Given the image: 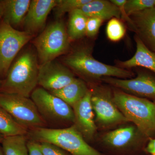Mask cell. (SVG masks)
<instances>
[{
	"instance_id": "cell-1",
	"label": "cell",
	"mask_w": 155,
	"mask_h": 155,
	"mask_svg": "<svg viewBox=\"0 0 155 155\" xmlns=\"http://www.w3.org/2000/svg\"><path fill=\"white\" fill-rule=\"evenodd\" d=\"M39 66L36 51L31 49L23 51L2 81L0 92L30 97L38 84Z\"/></svg>"
},
{
	"instance_id": "cell-2",
	"label": "cell",
	"mask_w": 155,
	"mask_h": 155,
	"mask_svg": "<svg viewBox=\"0 0 155 155\" xmlns=\"http://www.w3.org/2000/svg\"><path fill=\"white\" fill-rule=\"evenodd\" d=\"M116 107L128 122H133L146 137L155 135V104L147 99L116 91L113 97Z\"/></svg>"
},
{
	"instance_id": "cell-3",
	"label": "cell",
	"mask_w": 155,
	"mask_h": 155,
	"mask_svg": "<svg viewBox=\"0 0 155 155\" xmlns=\"http://www.w3.org/2000/svg\"><path fill=\"white\" fill-rule=\"evenodd\" d=\"M31 140L55 145L72 155H103L90 146L74 125L64 128L41 127L29 130Z\"/></svg>"
},
{
	"instance_id": "cell-4",
	"label": "cell",
	"mask_w": 155,
	"mask_h": 155,
	"mask_svg": "<svg viewBox=\"0 0 155 155\" xmlns=\"http://www.w3.org/2000/svg\"><path fill=\"white\" fill-rule=\"evenodd\" d=\"M63 61L67 67L78 75L88 78H129L133 75L132 72L126 69L107 65L96 60L90 50L86 48L73 50L64 58Z\"/></svg>"
},
{
	"instance_id": "cell-5",
	"label": "cell",
	"mask_w": 155,
	"mask_h": 155,
	"mask_svg": "<svg viewBox=\"0 0 155 155\" xmlns=\"http://www.w3.org/2000/svg\"><path fill=\"white\" fill-rule=\"evenodd\" d=\"M69 42L67 28L62 20L50 24L34 41L41 64L64 54L69 48Z\"/></svg>"
},
{
	"instance_id": "cell-6",
	"label": "cell",
	"mask_w": 155,
	"mask_h": 155,
	"mask_svg": "<svg viewBox=\"0 0 155 155\" xmlns=\"http://www.w3.org/2000/svg\"><path fill=\"white\" fill-rule=\"evenodd\" d=\"M0 106L19 125L28 130L46 127V122L30 97L0 92Z\"/></svg>"
},
{
	"instance_id": "cell-7",
	"label": "cell",
	"mask_w": 155,
	"mask_h": 155,
	"mask_svg": "<svg viewBox=\"0 0 155 155\" xmlns=\"http://www.w3.org/2000/svg\"><path fill=\"white\" fill-rule=\"evenodd\" d=\"M30 97L47 125L48 122L58 125L74 123L75 117L72 107L46 90L36 87Z\"/></svg>"
},
{
	"instance_id": "cell-8",
	"label": "cell",
	"mask_w": 155,
	"mask_h": 155,
	"mask_svg": "<svg viewBox=\"0 0 155 155\" xmlns=\"http://www.w3.org/2000/svg\"><path fill=\"white\" fill-rule=\"evenodd\" d=\"M33 35L15 29L3 21L0 24V75H7L17 54Z\"/></svg>"
},
{
	"instance_id": "cell-9",
	"label": "cell",
	"mask_w": 155,
	"mask_h": 155,
	"mask_svg": "<svg viewBox=\"0 0 155 155\" xmlns=\"http://www.w3.org/2000/svg\"><path fill=\"white\" fill-rule=\"evenodd\" d=\"M75 79L67 66L54 60L39 66L38 84L48 91L60 89Z\"/></svg>"
},
{
	"instance_id": "cell-10",
	"label": "cell",
	"mask_w": 155,
	"mask_h": 155,
	"mask_svg": "<svg viewBox=\"0 0 155 155\" xmlns=\"http://www.w3.org/2000/svg\"><path fill=\"white\" fill-rule=\"evenodd\" d=\"M92 93V107L100 124L109 125L128 122L116 107L109 92L96 89Z\"/></svg>"
},
{
	"instance_id": "cell-11",
	"label": "cell",
	"mask_w": 155,
	"mask_h": 155,
	"mask_svg": "<svg viewBox=\"0 0 155 155\" xmlns=\"http://www.w3.org/2000/svg\"><path fill=\"white\" fill-rule=\"evenodd\" d=\"M104 81L128 93L155 99V77L146 72H140L135 78L122 79L104 77Z\"/></svg>"
},
{
	"instance_id": "cell-12",
	"label": "cell",
	"mask_w": 155,
	"mask_h": 155,
	"mask_svg": "<svg viewBox=\"0 0 155 155\" xmlns=\"http://www.w3.org/2000/svg\"><path fill=\"white\" fill-rule=\"evenodd\" d=\"M92 91H89L83 98L72 107L75 120L74 125L84 138L91 139L96 131L91 103Z\"/></svg>"
},
{
	"instance_id": "cell-13",
	"label": "cell",
	"mask_w": 155,
	"mask_h": 155,
	"mask_svg": "<svg viewBox=\"0 0 155 155\" xmlns=\"http://www.w3.org/2000/svg\"><path fill=\"white\" fill-rule=\"evenodd\" d=\"M58 0H32L23 21L25 31L34 34L43 29L50 12Z\"/></svg>"
},
{
	"instance_id": "cell-14",
	"label": "cell",
	"mask_w": 155,
	"mask_h": 155,
	"mask_svg": "<svg viewBox=\"0 0 155 155\" xmlns=\"http://www.w3.org/2000/svg\"><path fill=\"white\" fill-rule=\"evenodd\" d=\"M131 16L137 36L147 47L155 53V7Z\"/></svg>"
},
{
	"instance_id": "cell-15",
	"label": "cell",
	"mask_w": 155,
	"mask_h": 155,
	"mask_svg": "<svg viewBox=\"0 0 155 155\" xmlns=\"http://www.w3.org/2000/svg\"><path fill=\"white\" fill-rule=\"evenodd\" d=\"M79 10L87 17H96L103 20L121 18L119 8L110 1L91 0Z\"/></svg>"
},
{
	"instance_id": "cell-16",
	"label": "cell",
	"mask_w": 155,
	"mask_h": 155,
	"mask_svg": "<svg viewBox=\"0 0 155 155\" xmlns=\"http://www.w3.org/2000/svg\"><path fill=\"white\" fill-rule=\"evenodd\" d=\"M136 51L130 59L120 62L123 68L142 67L155 73V53L150 50L138 36L135 37Z\"/></svg>"
},
{
	"instance_id": "cell-17",
	"label": "cell",
	"mask_w": 155,
	"mask_h": 155,
	"mask_svg": "<svg viewBox=\"0 0 155 155\" xmlns=\"http://www.w3.org/2000/svg\"><path fill=\"white\" fill-rule=\"evenodd\" d=\"M30 0L2 1L4 21L14 26L23 22L30 6Z\"/></svg>"
},
{
	"instance_id": "cell-18",
	"label": "cell",
	"mask_w": 155,
	"mask_h": 155,
	"mask_svg": "<svg viewBox=\"0 0 155 155\" xmlns=\"http://www.w3.org/2000/svg\"><path fill=\"white\" fill-rule=\"evenodd\" d=\"M89 91L83 80L75 78L71 83L63 88L49 92L72 107L86 95Z\"/></svg>"
},
{
	"instance_id": "cell-19",
	"label": "cell",
	"mask_w": 155,
	"mask_h": 155,
	"mask_svg": "<svg viewBox=\"0 0 155 155\" xmlns=\"http://www.w3.org/2000/svg\"><path fill=\"white\" fill-rule=\"evenodd\" d=\"M137 128L127 126L117 128L106 133L103 141L107 145L115 149H122L130 144L136 136Z\"/></svg>"
},
{
	"instance_id": "cell-20",
	"label": "cell",
	"mask_w": 155,
	"mask_h": 155,
	"mask_svg": "<svg viewBox=\"0 0 155 155\" xmlns=\"http://www.w3.org/2000/svg\"><path fill=\"white\" fill-rule=\"evenodd\" d=\"M87 18L79 9L69 13L67 31L70 41L76 40L86 35Z\"/></svg>"
},
{
	"instance_id": "cell-21",
	"label": "cell",
	"mask_w": 155,
	"mask_h": 155,
	"mask_svg": "<svg viewBox=\"0 0 155 155\" xmlns=\"http://www.w3.org/2000/svg\"><path fill=\"white\" fill-rule=\"evenodd\" d=\"M26 135L4 137L2 149L4 155H28Z\"/></svg>"
},
{
	"instance_id": "cell-22",
	"label": "cell",
	"mask_w": 155,
	"mask_h": 155,
	"mask_svg": "<svg viewBox=\"0 0 155 155\" xmlns=\"http://www.w3.org/2000/svg\"><path fill=\"white\" fill-rule=\"evenodd\" d=\"M28 130L22 127L0 106V134L6 137L27 135Z\"/></svg>"
},
{
	"instance_id": "cell-23",
	"label": "cell",
	"mask_w": 155,
	"mask_h": 155,
	"mask_svg": "<svg viewBox=\"0 0 155 155\" xmlns=\"http://www.w3.org/2000/svg\"><path fill=\"white\" fill-rule=\"evenodd\" d=\"M91 0H58L54 8L55 16L57 18H61L65 13L80 9Z\"/></svg>"
},
{
	"instance_id": "cell-24",
	"label": "cell",
	"mask_w": 155,
	"mask_h": 155,
	"mask_svg": "<svg viewBox=\"0 0 155 155\" xmlns=\"http://www.w3.org/2000/svg\"><path fill=\"white\" fill-rule=\"evenodd\" d=\"M106 32L108 38L111 41H119L125 36V26L118 18H112L108 22Z\"/></svg>"
},
{
	"instance_id": "cell-25",
	"label": "cell",
	"mask_w": 155,
	"mask_h": 155,
	"mask_svg": "<svg viewBox=\"0 0 155 155\" xmlns=\"http://www.w3.org/2000/svg\"><path fill=\"white\" fill-rule=\"evenodd\" d=\"M155 7L154 0H129L124 6L125 12L130 17L147 9Z\"/></svg>"
},
{
	"instance_id": "cell-26",
	"label": "cell",
	"mask_w": 155,
	"mask_h": 155,
	"mask_svg": "<svg viewBox=\"0 0 155 155\" xmlns=\"http://www.w3.org/2000/svg\"><path fill=\"white\" fill-rule=\"evenodd\" d=\"M103 21L102 19L98 17H88L87 21L86 35L89 37H94L95 36Z\"/></svg>"
},
{
	"instance_id": "cell-27",
	"label": "cell",
	"mask_w": 155,
	"mask_h": 155,
	"mask_svg": "<svg viewBox=\"0 0 155 155\" xmlns=\"http://www.w3.org/2000/svg\"><path fill=\"white\" fill-rule=\"evenodd\" d=\"M39 147L43 155H67L62 149L47 142H38Z\"/></svg>"
},
{
	"instance_id": "cell-28",
	"label": "cell",
	"mask_w": 155,
	"mask_h": 155,
	"mask_svg": "<svg viewBox=\"0 0 155 155\" xmlns=\"http://www.w3.org/2000/svg\"><path fill=\"white\" fill-rule=\"evenodd\" d=\"M110 2L119 8L120 13H121V18H123L124 20L127 21L130 25V28L134 30V25L133 21L131 18H130V17L126 14L124 9V6L127 1L126 0H111Z\"/></svg>"
},
{
	"instance_id": "cell-29",
	"label": "cell",
	"mask_w": 155,
	"mask_h": 155,
	"mask_svg": "<svg viewBox=\"0 0 155 155\" xmlns=\"http://www.w3.org/2000/svg\"><path fill=\"white\" fill-rule=\"evenodd\" d=\"M28 155H43L39 147L38 142L29 140L27 142Z\"/></svg>"
},
{
	"instance_id": "cell-30",
	"label": "cell",
	"mask_w": 155,
	"mask_h": 155,
	"mask_svg": "<svg viewBox=\"0 0 155 155\" xmlns=\"http://www.w3.org/2000/svg\"><path fill=\"white\" fill-rule=\"evenodd\" d=\"M144 151L150 155L155 154V138L150 139L146 147L145 148Z\"/></svg>"
},
{
	"instance_id": "cell-31",
	"label": "cell",
	"mask_w": 155,
	"mask_h": 155,
	"mask_svg": "<svg viewBox=\"0 0 155 155\" xmlns=\"http://www.w3.org/2000/svg\"><path fill=\"white\" fill-rule=\"evenodd\" d=\"M3 5L2 1H0V19L3 17Z\"/></svg>"
},
{
	"instance_id": "cell-32",
	"label": "cell",
	"mask_w": 155,
	"mask_h": 155,
	"mask_svg": "<svg viewBox=\"0 0 155 155\" xmlns=\"http://www.w3.org/2000/svg\"><path fill=\"white\" fill-rule=\"evenodd\" d=\"M4 138V136L2 135V134H0V143H2V141L3 139Z\"/></svg>"
},
{
	"instance_id": "cell-33",
	"label": "cell",
	"mask_w": 155,
	"mask_h": 155,
	"mask_svg": "<svg viewBox=\"0 0 155 155\" xmlns=\"http://www.w3.org/2000/svg\"><path fill=\"white\" fill-rule=\"evenodd\" d=\"M0 155H4V153H3L2 147L1 146H0Z\"/></svg>"
},
{
	"instance_id": "cell-34",
	"label": "cell",
	"mask_w": 155,
	"mask_h": 155,
	"mask_svg": "<svg viewBox=\"0 0 155 155\" xmlns=\"http://www.w3.org/2000/svg\"><path fill=\"white\" fill-rule=\"evenodd\" d=\"M2 81L1 80V77H0V86H1V84H2Z\"/></svg>"
},
{
	"instance_id": "cell-35",
	"label": "cell",
	"mask_w": 155,
	"mask_h": 155,
	"mask_svg": "<svg viewBox=\"0 0 155 155\" xmlns=\"http://www.w3.org/2000/svg\"><path fill=\"white\" fill-rule=\"evenodd\" d=\"M154 4H155V0H154Z\"/></svg>"
},
{
	"instance_id": "cell-36",
	"label": "cell",
	"mask_w": 155,
	"mask_h": 155,
	"mask_svg": "<svg viewBox=\"0 0 155 155\" xmlns=\"http://www.w3.org/2000/svg\"><path fill=\"white\" fill-rule=\"evenodd\" d=\"M151 155H155V154Z\"/></svg>"
},
{
	"instance_id": "cell-37",
	"label": "cell",
	"mask_w": 155,
	"mask_h": 155,
	"mask_svg": "<svg viewBox=\"0 0 155 155\" xmlns=\"http://www.w3.org/2000/svg\"><path fill=\"white\" fill-rule=\"evenodd\" d=\"M154 103H155V102Z\"/></svg>"
}]
</instances>
